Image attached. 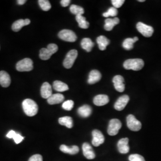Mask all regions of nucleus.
Wrapping results in <instances>:
<instances>
[{
  "label": "nucleus",
  "mask_w": 161,
  "mask_h": 161,
  "mask_svg": "<svg viewBox=\"0 0 161 161\" xmlns=\"http://www.w3.org/2000/svg\"><path fill=\"white\" fill-rule=\"evenodd\" d=\"M26 2V0H18L17 4L19 5H23Z\"/></svg>",
  "instance_id": "ea45409f"
},
{
  "label": "nucleus",
  "mask_w": 161,
  "mask_h": 161,
  "mask_svg": "<svg viewBox=\"0 0 161 161\" xmlns=\"http://www.w3.org/2000/svg\"><path fill=\"white\" fill-rule=\"evenodd\" d=\"M58 36L61 40L71 42H75L77 39V36L75 32L68 29H64L60 31Z\"/></svg>",
  "instance_id": "6e6552de"
},
{
  "label": "nucleus",
  "mask_w": 161,
  "mask_h": 161,
  "mask_svg": "<svg viewBox=\"0 0 161 161\" xmlns=\"http://www.w3.org/2000/svg\"><path fill=\"white\" fill-rule=\"evenodd\" d=\"M13 139L14 140V142H15L16 144H19V143H20L22 142V140L24 139V137H22L20 134L16 133L15 135L14 136Z\"/></svg>",
  "instance_id": "c9c22d12"
},
{
  "label": "nucleus",
  "mask_w": 161,
  "mask_h": 161,
  "mask_svg": "<svg viewBox=\"0 0 161 161\" xmlns=\"http://www.w3.org/2000/svg\"><path fill=\"white\" fill-rule=\"evenodd\" d=\"M144 61L141 58L128 59L124 63V68L127 70L138 71L144 67Z\"/></svg>",
  "instance_id": "f03ea898"
},
{
  "label": "nucleus",
  "mask_w": 161,
  "mask_h": 161,
  "mask_svg": "<svg viewBox=\"0 0 161 161\" xmlns=\"http://www.w3.org/2000/svg\"><path fill=\"white\" fill-rule=\"evenodd\" d=\"M74 106V101L69 100H67L64 102L62 104V108H64V109L69 111L73 109Z\"/></svg>",
  "instance_id": "473e14b6"
},
{
  "label": "nucleus",
  "mask_w": 161,
  "mask_h": 161,
  "mask_svg": "<svg viewBox=\"0 0 161 161\" xmlns=\"http://www.w3.org/2000/svg\"><path fill=\"white\" fill-rule=\"evenodd\" d=\"M111 2L112 3V5L114 6V7L116 8H120L125 3V1L124 0H112Z\"/></svg>",
  "instance_id": "f704fd0d"
},
{
  "label": "nucleus",
  "mask_w": 161,
  "mask_h": 161,
  "mask_svg": "<svg viewBox=\"0 0 161 161\" xmlns=\"http://www.w3.org/2000/svg\"><path fill=\"white\" fill-rule=\"evenodd\" d=\"M43 159H42V156L39 155V154H36V155H34L32 156L29 159L28 161H42Z\"/></svg>",
  "instance_id": "e433bc0d"
},
{
  "label": "nucleus",
  "mask_w": 161,
  "mask_h": 161,
  "mask_svg": "<svg viewBox=\"0 0 161 161\" xmlns=\"http://www.w3.org/2000/svg\"><path fill=\"white\" fill-rule=\"evenodd\" d=\"M137 41H138V38L137 36H135L133 38H127L124 41L122 46L127 50H131L134 47V44Z\"/></svg>",
  "instance_id": "bb28decb"
},
{
  "label": "nucleus",
  "mask_w": 161,
  "mask_h": 161,
  "mask_svg": "<svg viewBox=\"0 0 161 161\" xmlns=\"http://www.w3.org/2000/svg\"><path fill=\"white\" fill-rule=\"evenodd\" d=\"M70 11L72 14L76 15V16L82 15L84 13V10L82 7L75 4H72L70 7Z\"/></svg>",
  "instance_id": "c756f323"
},
{
  "label": "nucleus",
  "mask_w": 161,
  "mask_h": 161,
  "mask_svg": "<svg viewBox=\"0 0 161 161\" xmlns=\"http://www.w3.org/2000/svg\"><path fill=\"white\" fill-rule=\"evenodd\" d=\"M58 123L68 128H72L73 127V120L70 116H64L58 119Z\"/></svg>",
  "instance_id": "cd10ccee"
},
{
  "label": "nucleus",
  "mask_w": 161,
  "mask_h": 161,
  "mask_svg": "<svg viewBox=\"0 0 161 161\" xmlns=\"http://www.w3.org/2000/svg\"><path fill=\"white\" fill-rule=\"evenodd\" d=\"M64 99V97L63 94L60 93L54 94L47 99V102L49 104H56L63 102Z\"/></svg>",
  "instance_id": "412c9836"
},
{
  "label": "nucleus",
  "mask_w": 161,
  "mask_h": 161,
  "mask_svg": "<svg viewBox=\"0 0 161 161\" xmlns=\"http://www.w3.org/2000/svg\"><path fill=\"white\" fill-rule=\"evenodd\" d=\"M53 88L58 92H64L69 90L68 86L60 80H55L53 82Z\"/></svg>",
  "instance_id": "393cba45"
},
{
  "label": "nucleus",
  "mask_w": 161,
  "mask_h": 161,
  "mask_svg": "<svg viewBox=\"0 0 161 161\" xmlns=\"http://www.w3.org/2000/svg\"><path fill=\"white\" fill-rule=\"evenodd\" d=\"M78 57V52L76 50L69 51L66 56L64 61V67L66 69L71 68L75 62V60Z\"/></svg>",
  "instance_id": "39448f33"
},
{
  "label": "nucleus",
  "mask_w": 161,
  "mask_h": 161,
  "mask_svg": "<svg viewBox=\"0 0 161 161\" xmlns=\"http://www.w3.org/2000/svg\"><path fill=\"white\" fill-rule=\"evenodd\" d=\"M38 3L41 9L44 11L47 12L51 9L52 6L50 3V1L48 0H39Z\"/></svg>",
  "instance_id": "7c9ffc66"
},
{
  "label": "nucleus",
  "mask_w": 161,
  "mask_h": 161,
  "mask_svg": "<svg viewBox=\"0 0 161 161\" xmlns=\"http://www.w3.org/2000/svg\"><path fill=\"white\" fill-rule=\"evenodd\" d=\"M97 42L98 48L100 50L103 51L106 49V47L110 44V40L103 35L99 36L97 38Z\"/></svg>",
  "instance_id": "b1692460"
},
{
  "label": "nucleus",
  "mask_w": 161,
  "mask_h": 161,
  "mask_svg": "<svg viewBox=\"0 0 161 161\" xmlns=\"http://www.w3.org/2000/svg\"><path fill=\"white\" fill-rule=\"evenodd\" d=\"M70 3V0H62L60 1L61 5L63 6L64 7H66L69 6Z\"/></svg>",
  "instance_id": "4c0bfd02"
},
{
  "label": "nucleus",
  "mask_w": 161,
  "mask_h": 161,
  "mask_svg": "<svg viewBox=\"0 0 161 161\" xmlns=\"http://www.w3.org/2000/svg\"><path fill=\"white\" fill-rule=\"evenodd\" d=\"M92 112V109L89 105H84L80 107L78 110V113L79 115L82 118L89 117Z\"/></svg>",
  "instance_id": "5701e85b"
},
{
  "label": "nucleus",
  "mask_w": 161,
  "mask_h": 161,
  "mask_svg": "<svg viewBox=\"0 0 161 161\" xmlns=\"http://www.w3.org/2000/svg\"><path fill=\"white\" fill-rule=\"evenodd\" d=\"M119 22H120V20L118 17H115L114 19L108 18L104 21V22H105L104 27V29L108 31H110L113 29L115 25H116L119 23Z\"/></svg>",
  "instance_id": "aec40b11"
},
{
  "label": "nucleus",
  "mask_w": 161,
  "mask_h": 161,
  "mask_svg": "<svg viewBox=\"0 0 161 161\" xmlns=\"http://www.w3.org/2000/svg\"><path fill=\"white\" fill-rule=\"evenodd\" d=\"M118 14V10L115 7H110L108 10V12H105L103 14V17H108L109 16L115 17Z\"/></svg>",
  "instance_id": "2f4dec72"
},
{
  "label": "nucleus",
  "mask_w": 161,
  "mask_h": 161,
  "mask_svg": "<svg viewBox=\"0 0 161 161\" xmlns=\"http://www.w3.org/2000/svg\"><path fill=\"white\" fill-rule=\"evenodd\" d=\"M76 20L78 23V25L82 29H88L90 24L86 20V17H84L82 15L76 16Z\"/></svg>",
  "instance_id": "c85d7f7f"
},
{
  "label": "nucleus",
  "mask_w": 161,
  "mask_h": 161,
  "mask_svg": "<svg viewBox=\"0 0 161 161\" xmlns=\"http://www.w3.org/2000/svg\"><path fill=\"white\" fill-rule=\"evenodd\" d=\"M31 23V20L29 19H19L14 22L12 25V30L14 32H19L20 29L23 28V26L26 25H28Z\"/></svg>",
  "instance_id": "f3484780"
},
{
  "label": "nucleus",
  "mask_w": 161,
  "mask_h": 161,
  "mask_svg": "<svg viewBox=\"0 0 161 161\" xmlns=\"http://www.w3.org/2000/svg\"><path fill=\"white\" fill-rule=\"evenodd\" d=\"M83 154L88 159H93L96 158V154L92 147L88 143H84L82 145Z\"/></svg>",
  "instance_id": "ddd939ff"
},
{
  "label": "nucleus",
  "mask_w": 161,
  "mask_h": 161,
  "mask_svg": "<svg viewBox=\"0 0 161 161\" xmlns=\"http://www.w3.org/2000/svg\"><path fill=\"white\" fill-rule=\"evenodd\" d=\"M60 150L65 153H68L70 155H75L77 154L80 149L77 146H72L71 147H68L66 145L62 144L60 147Z\"/></svg>",
  "instance_id": "4be33fe9"
},
{
  "label": "nucleus",
  "mask_w": 161,
  "mask_h": 161,
  "mask_svg": "<svg viewBox=\"0 0 161 161\" xmlns=\"http://www.w3.org/2000/svg\"><path fill=\"white\" fill-rule=\"evenodd\" d=\"M58 51V46L55 44H50L47 48H41L40 52V58L41 60H47L51 58L52 55Z\"/></svg>",
  "instance_id": "7ed1b4c3"
},
{
  "label": "nucleus",
  "mask_w": 161,
  "mask_h": 161,
  "mask_svg": "<svg viewBox=\"0 0 161 161\" xmlns=\"http://www.w3.org/2000/svg\"><path fill=\"white\" fill-rule=\"evenodd\" d=\"M136 28L138 32L145 37L152 36L154 32V29L152 26L147 25L142 22H138L136 25Z\"/></svg>",
  "instance_id": "1a4fd4ad"
},
{
  "label": "nucleus",
  "mask_w": 161,
  "mask_h": 161,
  "mask_svg": "<svg viewBox=\"0 0 161 161\" xmlns=\"http://www.w3.org/2000/svg\"><path fill=\"white\" fill-rule=\"evenodd\" d=\"M80 45L82 48L86 52H90L92 50V47L94 46V44L91 39L88 38H85L81 41Z\"/></svg>",
  "instance_id": "a878e982"
},
{
  "label": "nucleus",
  "mask_w": 161,
  "mask_h": 161,
  "mask_svg": "<svg viewBox=\"0 0 161 161\" xmlns=\"http://www.w3.org/2000/svg\"><path fill=\"white\" fill-rule=\"evenodd\" d=\"M129 101V96L128 95H123L117 100L114 105V108L118 111L122 110L125 108Z\"/></svg>",
  "instance_id": "f8f14e48"
},
{
  "label": "nucleus",
  "mask_w": 161,
  "mask_h": 161,
  "mask_svg": "<svg viewBox=\"0 0 161 161\" xmlns=\"http://www.w3.org/2000/svg\"><path fill=\"white\" fill-rule=\"evenodd\" d=\"M16 68L17 70L19 72L31 71L34 68L33 62L31 58H24L23 60H21L20 61L17 62Z\"/></svg>",
  "instance_id": "20e7f679"
},
{
  "label": "nucleus",
  "mask_w": 161,
  "mask_h": 161,
  "mask_svg": "<svg viewBox=\"0 0 161 161\" xmlns=\"http://www.w3.org/2000/svg\"><path fill=\"white\" fill-rule=\"evenodd\" d=\"M109 98L107 95L105 94H99L94 98L93 102L94 104L98 106H102L106 105L109 103Z\"/></svg>",
  "instance_id": "a211bd4d"
},
{
  "label": "nucleus",
  "mask_w": 161,
  "mask_h": 161,
  "mask_svg": "<svg viewBox=\"0 0 161 161\" xmlns=\"http://www.w3.org/2000/svg\"><path fill=\"white\" fill-rule=\"evenodd\" d=\"M138 1H139V2H144L145 1H144V0H138Z\"/></svg>",
  "instance_id": "a19ab883"
},
{
  "label": "nucleus",
  "mask_w": 161,
  "mask_h": 161,
  "mask_svg": "<svg viewBox=\"0 0 161 161\" xmlns=\"http://www.w3.org/2000/svg\"><path fill=\"white\" fill-rule=\"evenodd\" d=\"M11 84V79L9 74L6 71H0V85L3 87L7 88L10 86Z\"/></svg>",
  "instance_id": "dca6fc26"
},
{
  "label": "nucleus",
  "mask_w": 161,
  "mask_h": 161,
  "mask_svg": "<svg viewBox=\"0 0 161 161\" xmlns=\"http://www.w3.org/2000/svg\"><path fill=\"white\" fill-rule=\"evenodd\" d=\"M113 83L116 91L123 92L125 90L124 79L121 75H116L113 78Z\"/></svg>",
  "instance_id": "9b49d317"
},
{
  "label": "nucleus",
  "mask_w": 161,
  "mask_h": 161,
  "mask_svg": "<svg viewBox=\"0 0 161 161\" xmlns=\"http://www.w3.org/2000/svg\"><path fill=\"white\" fill-rule=\"evenodd\" d=\"M92 144L94 146L98 147L103 144L104 142V137L103 134L97 130H94L92 132Z\"/></svg>",
  "instance_id": "9d476101"
},
{
  "label": "nucleus",
  "mask_w": 161,
  "mask_h": 161,
  "mask_svg": "<svg viewBox=\"0 0 161 161\" xmlns=\"http://www.w3.org/2000/svg\"><path fill=\"white\" fill-rule=\"evenodd\" d=\"M16 132H15L14 131H13V130H11V131H10L9 132L7 133V134L6 137H7V138H13V137H14V136L15 135V134H16Z\"/></svg>",
  "instance_id": "58836bf2"
},
{
  "label": "nucleus",
  "mask_w": 161,
  "mask_h": 161,
  "mask_svg": "<svg viewBox=\"0 0 161 161\" xmlns=\"http://www.w3.org/2000/svg\"><path fill=\"white\" fill-rule=\"evenodd\" d=\"M122 127V124L121 121L118 119H111L109 124V126L108 128V134L114 136H116Z\"/></svg>",
  "instance_id": "0eeeda50"
},
{
  "label": "nucleus",
  "mask_w": 161,
  "mask_h": 161,
  "mask_svg": "<svg viewBox=\"0 0 161 161\" xmlns=\"http://www.w3.org/2000/svg\"><path fill=\"white\" fill-rule=\"evenodd\" d=\"M52 87L48 82H44L41 88V97L44 98L48 99L52 96Z\"/></svg>",
  "instance_id": "2eb2a0df"
},
{
  "label": "nucleus",
  "mask_w": 161,
  "mask_h": 161,
  "mask_svg": "<svg viewBox=\"0 0 161 161\" xmlns=\"http://www.w3.org/2000/svg\"><path fill=\"white\" fill-rule=\"evenodd\" d=\"M128 128L133 131H138L142 128V124L132 115H129L127 118Z\"/></svg>",
  "instance_id": "423d86ee"
},
{
  "label": "nucleus",
  "mask_w": 161,
  "mask_h": 161,
  "mask_svg": "<svg viewBox=\"0 0 161 161\" xmlns=\"http://www.w3.org/2000/svg\"><path fill=\"white\" fill-rule=\"evenodd\" d=\"M102 78V74L97 70H92L89 74L88 83L89 84H94L98 82Z\"/></svg>",
  "instance_id": "6ab92c4d"
},
{
  "label": "nucleus",
  "mask_w": 161,
  "mask_h": 161,
  "mask_svg": "<svg viewBox=\"0 0 161 161\" xmlns=\"http://www.w3.org/2000/svg\"><path fill=\"white\" fill-rule=\"evenodd\" d=\"M129 139L128 138H123L119 140L118 143V151L122 154H125L129 152L130 147L128 146Z\"/></svg>",
  "instance_id": "4468645a"
},
{
  "label": "nucleus",
  "mask_w": 161,
  "mask_h": 161,
  "mask_svg": "<svg viewBox=\"0 0 161 161\" xmlns=\"http://www.w3.org/2000/svg\"><path fill=\"white\" fill-rule=\"evenodd\" d=\"M23 111L28 116H34L36 115L38 111V106L36 102L32 99L27 98L22 102Z\"/></svg>",
  "instance_id": "f257e3e1"
},
{
  "label": "nucleus",
  "mask_w": 161,
  "mask_h": 161,
  "mask_svg": "<svg viewBox=\"0 0 161 161\" xmlns=\"http://www.w3.org/2000/svg\"><path fill=\"white\" fill-rule=\"evenodd\" d=\"M130 161H145L144 158L138 154L131 155L128 158Z\"/></svg>",
  "instance_id": "72a5a7b5"
}]
</instances>
